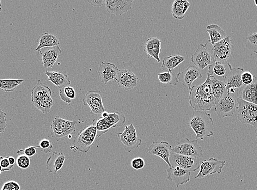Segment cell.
Listing matches in <instances>:
<instances>
[{"label": "cell", "mask_w": 257, "mask_h": 190, "mask_svg": "<svg viewBox=\"0 0 257 190\" xmlns=\"http://www.w3.org/2000/svg\"><path fill=\"white\" fill-rule=\"evenodd\" d=\"M189 103L194 111H209L216 106L212 90L211 75L207 73L204 83L192 87L189 96Z\"/></svg>", "instance_id": "cell-1"}, {"label": "cell", "mask_w": 257, "mask_h": 190, "mask_svg": "<svg viewBox=\"0 0 257 190\" xmlns=\"http://www.w3.org/2000/svg\"><path fill=\"white\" fill-rule=\"evenodd\" d=\"M213 124L211 114L200 111H194L189 124L195 134L196 140L212 137Z\"/></svg>", "instance_id": "cell-2"}, {"label": "cell", "mask_w": 257, "mask_h": 190, "mask_svg": "<svg viewBox=\"0 0 257 190\" xmlns=\"http://www.w3.org/2000/svg\"><path fill=\"white\" fill-rule=\"evenodd\" d=\"M52 94L51 89L39 79L32 91L31 98L34 106L43 114L50 113L54 105Z\"/></svg>", "instance_id": "cell-3"}, {"label": "cell", "mask_w": 257, "mask_h": 190, "mask_svg": "<svg viewBox=\"0 0 257 190\" xmlns=\"http://www.w3.org/2000/svg\"><path fill=\"white\" fill-rule=\"evenodd\" d=\"M97 137V130L93 123L85 127L78 133L72 143L71 149H76L75 151L87 153L91 149Z\"/></svg>", "instance_id": "cell-4"}, {"label": "cell", "mask_w": 257, "mask_h": 190, "mask_svg": "<svg viewBox=\"0 0 257 190\" xmlns=\"http://www.w3.org/2000/svg\"><path fill=\"white\" fill-rule=\"evenodd\" d=\"M77 122L61 118L57 115L52 122L51 137L59 142L76 132Z\"/></svg>", "instance_id": "cell-5"}, {"label": "cell", "mask_w": 257, "mask_h": 190, "mask_svg": "<svg viewBox=\"0 0 257 190\" xmlns=\"http://www.w3.org/2000/svg\"><path fill=\"white\" fill-rule=\"evenodd\" d=\"M237 101V118L244 125L257 127V105L238 98Z\"/></svg>", "instance_id": "cell-6"}, {"label": "cell", "mask_w": 257, "mask_h": 190, "mask_svg": "<svg viewBox=\"0 0 257 190\" xmlns=\"http://www.w3.org/2000/svg\"><path fill=\"white\" fill-rule=\"evenodd\" d=\"M244 70L241 67L232 69L224 79L226 85V92L233 95L237 98H240L242 91L246 85L242 81V75Z\"/></svg>", "instance_id": "cell-7"}, {"label": "cell", "mask_w": 257, "mask_h": 190, "mask_svg": "<svg viewBox=\"0 0 257 190\" xmlns=\"http://www.w3.org/2000/svg\"><path fill=\"white\" fill-rule=\"evenodd\" d=\"M172 152L181 155L197 158H200L203 155V149L198 140L188 138L181 140L172 149Z\"/></svg>", "instance_id": "cell-8"}, {"label": "cell", "mask_w": 257, "mask_h": 190, "mask_svg": "<svg viewBox=\"0 0 257 190\" xmlns=\"http://www.w3.org/2000/svg\"><path fill=\"white\" fill-rule=\"evenodd\" d=\"M237 108V98L226 92L216 104L215 111L219 119H223L232 117Z\"/></svg>", "instance_id": "cell-9"}, {"label": "cell", "mask_w": 257, "mask_h": 190, "mask_svg": "<svg viewBox=\"0 0 257 190\" xmlns=\"http://www.w3.org/2000/svg\"><path fill=\"white\" fill-rule=\"evenodd\" d=\"M234 46L230 36L212 46L213 56L215 62L226 64L233 54Z\"/></svg>", "instance_id": "cell-10"}, {"label": "cell", "mask_w": 257, "mask_h": 190, "mask_svg": "<svg viewBox=\"0 0 257 190\" xmlns=\"http://www.w3.org/2000/svg\"><path fill=\"white\" fill-rule=\"evenodd\" d=\"M118 137L127 152L138 149L143 142L142 139L138 138L136 129L132 124L125 126V130L118 133Z\"/></svg>", "instance_id": "cell-11"}, {"label": "cell", "mask_w": 257, "mask_h": 190, "mask_svg": "<svg viewBox=\"0 0 257 190\" xmlns=\"http://www.w3.org/2000/svg\"><path fill=\"white\" fill-rule=\"evenodd\" d=\"M225 161H219L216 158L211 157L209 160H204L201 162L200 170L195 179H202L213 174H221L225 166Z\"/></svg>", "instance_id": "cell-12"}, {"label": "cell", "mask_w": 257, "mask_h": 190, "mask_svg": "<svg viewBox=\"0 0 257 190\" xmlns=\"http://www.w3.org/2000/svg\"><path fill=\"white\" fill-rule=\"evenodd\" d=\"M171 167H179L189 171H196L200 168V158L181 155L171 152L170 157Z\"/></svg>", "instance_id": "cell-13"}, {"label": "cell", "mask_w": 257, "mask_h": 190, "mask_svg": "<svg viewBox=\"0 0 257 190\" xmlns=\"http://www.w3.org/2000/svg\"><path fill=\"white\" fill-rule=\"evenodd\" d=\"M209 42L204 44H199L191 57V62L198 69L204 70L207 67L211 66L215 60L210 53L207 50Z\"/></svg>", "instance_id": "cell-14"}, {"label": "cell", "mask_w": 257, "mask_h": 190, "mask_svg": "<svg viewBox=\"0 0 257 190\" xmlns=\"http://www.w3.org/2000/svg\"><path fill=\"white\" fill-rule=\"evenodd\" d=\"M85 106L91 109V114L101 115L106 111L102 102V95L100 91H90L85 95L83 100Z\"/></svg>", "instance_id": "cell-15"}, {"label": "cell", "mask_w": 257, "mask_h": 190, "mask_svg": "<svg viewBox=\"0 0 257 190\" xmlns=\"http://www.w3.org/2000/svg\"><path fill=\"white\" fill-rule=\"evenodd\" d=\"M172 147L167 142L160 141L154 142L149 146L148 152L149 154L161 158L169 167H171L170 157L172 152Z\"/></svg>", "instance_id": "cell-16"}, {"label": "cell", "mask_w": 257, "mask_h": 190, "mask_svg": "<svg viewBox=\"0 0 257 190\" xmlns=\"http://www.w3.org/2000/svg\"><path fill=\"white\" fill-rule=\"evenodd\" d=\"M167 179L175 183L177 188L186 184L191 180V172L179 167H169L167 169Z\"/></svg>", "instance_id": "cell-17"}, {"label": "cell", "mask_w": 257, "mask_h": 190, "mask_svg": "<svg viewBox=\"0 0 257 190\" xmlns=\"http://www.w3.org/2000/svg\"><path fill=\"white\" fill-rule=\"evenodd\" d=\"M176 77L179 83H181L184 87L190 91L193 83L197 79L203 77V76L197 67L189 66L184 71L177 73Z\"/></svg>", "instance_id": "cell-18"}, {"label": "cell", "mask_w": 257, "mask_h": 190, "mask_svg": "<svg viewBox=\"0 0 257 190\" xmlns=\"http://www.w3.org/2000/svg\"><path fill=\"white\" fill-rule=\"evenodd\" d=\"M39 53L42 57L43 66L45 69H48L53 68L62 54V51L60 46H56L42 48Z\"/></svg>", "instance_id": "cell-19"}, {"label": "cell", "mask_w": 257, "mask_h": 190, "mask_svg": "<svg viewBox=\"0 0 257 190\" xmlns=\"http://www.w3.org/2000/svg\"><path fill=\"white\" fill-rule=\"evenodd\" d=\"M116 82L119 88L125 90H131L138 84V78L131 70H120L119 71Z\"/></svg>", "instance_id": "cell-20"}, {"label": "cell", "mask_w": 257, "mask_h": 190, "mask_svg": "<svg viewBox=\"0 0 257 190\" xmlns=\"http://www.w3.org/2000/svg\"><path fill=\"white\" fill-rule=\"evenodd\" d=\"M119 70L114 64L102 62L100 65L97 72L99 73L101 81L104 84H107L109 81L116 80Z\"/></svg>", "instance_id": "cell-21"}, {"label": "cell", "mask_w": 257, "mask_h": 190, "mask_svg": "<svg viewBox=\"0 0 257 190\" xmlns=\"http://www.w3.org/2000/svg\"><path fill=\"white\" fill-rule=\"evenodd\" d=\"M133 1H116V0H106V8L109 14L114 15H122L127 13L132 6Z\"/></svg>", "instance_id": "cell-22"}, {"label": "cell", "mask_w": 257, "mask_h": 190, "mask_svg": "<svg viewBox=\"0 0 257 190\" xmlns=\"http://www.w3.org/2000/svg\"><path fill=\"white\" fill-rule=\"evenodd\" d=\"M66 157L63 153L54 152L47 159L46 169L53 174H57L64 166Z\"/></svg>", "instance_id": "cell-23"}, {"label": "cell", "mask_w": 257, "mask_h": 190, "mask_svg": "<svg viewBox=\"0 0 257 190\" xmlns=\"http://www.w3.org/2000/svg\"><path fill=\"white\" fill-rule=\"evenodd\" d=\"M45 73L48 77V80L59 89L69 87L71 85V82L66 72L46 71Z\"/></svg>", "instance_id": "cell-24"}, {"label": "cell", "mask_w": 257, "mask_h": 190, "mask_svg": "<svg viewBox=\"0 0 257 190\" xmlns=\"http://www.w3.org/2000/svg\"><path fill=\"white\" fill-rule=\"evenodd\" d=\"M144 51L150 58L155 59L157 63H160L161 60L160 55L161 51V41L157 38H151L145 43Z\"/></svg>", "instance_id": "cell-25"}, {"label": "cell", "mask_w": 257, "mask_h": 190, "mask_svg": "<svg viewBox=\"0 0 257 190\" xmlns=\"http://www.w3.org/2000/svg\"><path fill=\"white\" fill-rule=\"evenodd\" d=\"M37 42H38V46L35 49V51L38 52L44 48L60 46V39L57 35L47 33L40 35Z\"/></svg>", "instance_id": "cell-26"}, {"label": "cell", "mask_w": 257, "mask_h": 190, "mask_svg": "<svg viewBox=\"0 0 257 190\" xmlns=\"http://www.w3.org/2000/svg\"><path fill=\"white\" fill-rule=\"evenodd\" d=\"M190 5L187 0H175L171 6L173 17L176 20H183Z\"/></svg>", "instance_id": "cell-27"}, {"label": "cell", "mask_w": 257, "mask_h": 190, "mask_svg": "<svg viewBox=\"0 0 257 190\" xmlns=\"http://www.w3.org/2000/svg\"><path fill=\"white\" fill-rule=\"evenodd\" d=\"M207 32L210 35L209 41L213 45L222 41L228 36L224 30L217 24H213L207 27Z\"/></svg>", "instance_id": "cell-28"}, {"label": "cell", "mask_w": 257, "mask_h": 190, "mask_svg": "<svg viewBox=\"0 0 257 190\" xmlns=\"http://www.w3.org/2000/svg\"><path fill=\"white\" fill-rule=\"evenodd\" d=\"M232 69L231 65L229 63L224 64L217 62H214L213 64L209 67L208 69V73H209L212 76L215 75L219 77H221L224 79L230 72Z\"/></svg>", "instance_id": "cell-29"}, {"label": "cell", "mask_w": 257, "mask_h": 190, "mask_svg": "<svg viewBox=\"0 0 257 190\" xmlns=\"http://www.w3.org/2000/svg\"><path fill=\"white\" fill-rule=\"evenodd\" d=\"M185 60V58L180 55H174L165 57L162 62L161 68L167 70L169 72H172L176 67L182 63Z\"/></svg>", "instance_id": "cell-30"}, {"label": "cell", "mask_w": 257, "mask_h": 190, "mask_svg": "<svg viewBox=\"0 0 257 190\" xmlns=\"http://www.w3.org/2000/svg\"><path fill=\"white\" fill-rule=\"evenodd\" d=\"M211 78L212 93L216 104L226 93V85L224 82L218 80L215 76L211 75Z\"/></svg>", "instance_id": "cell-31"}, {"label": "cell", "mask_w": 257, "mask_h": 190, "mask_svg": "<svg viewBox=\"0 0 257 190\" xmlns=\"http://www.w3.org/2000/svg\"><path fill=\"white\" fill-rule=\"evenodd\" d=\"M240 98L257 105V83L246 85L243 89Z\"/></svg>", "instance_id": "cell-32"}, {"label": "cell", "mask_w": 257, "mask_h": 190, "mask_svg": "<svg viewBox=\"0 0 257 190\" xmlns=\"http://www.w3.org/2000/svg\"><path fill=\"white\" fill-rule=\"evenodd\" d=\"M112 128L123 126L126 122V116L117 112L109 113L107 117L104 118Z\"/></svg>", "instance_id": "cell-33"}, {"label": "cell", "mask_w": 257, "mask_h": 190, "mask_svg": "<svg viewBox=\"0 0 257 190\" xmlns=\"http://www.w3.org/2000/svg\"><path fill=\"white\" fill-rule=\"evenodd\" d=\"M24 82V79H0V90L12 92Z\"/></svg>", "instance_id": "cell-34"}, {"label": "cell", "mask_w": 257, "mask_h": 190, "mask_svg": "<svg viewBox=\"0 0 257 190\" xmlns=\"http://www.w3.org/2000/svg\"><path fill=\"white\" fill-rule=\"evenodd\" d=\"M158 81L165 84L176 85L179 83L176 76L172 72H165L158 74Z\"/></svg>", "instance_id": "cell-35"}, {"label": "cell", "mask_w": 257, "mask_h": 190, "mask_svg": "<svg viewBox=\"0 0 257 190\" xmlns=\"http://www.w3.org/2000/svg\"><path fill=\"white\" fill-rule=\"evenodd\" d=\"M59 96L63 102L70 104L72 100L75 99L76 93L74 88L69 86L59 89Z\"/></svg>", "instance_id": "cell-36"}, {"label": "cell", "mask_w": 257, "mask_h": 190, "mask_svg": "<svg viewBox=\"0 0 257 190\" xmlns=\"http://www.w3.org/2000/svg\"><path fill=\"white\" fill-rule=\"evenodd\" d=\"M17 154L18 155L16 160L17 167L22 169L28 168L31 164L30 158L24 154L23 150H18Z\"/></svg>", "instance_id": "cell-37"}, {"label": "cell", "mask_w": 257, "mask_h": 190, "mask_svg": "<svg viewBox=\"0 0 257 190\" xmlns=\"http://www.w3.org/2000/svg\"><path fill=\"white\" fill-rule=\"evenodd\" d=\"M246 39V47L257 54V32L249 35Z\"/></svg>", "instance_id": "cell-38"}, {"label": "cell", "mask_w": 257, "mask_h": 190, "mask_svg": "<svg viewBox=\"0 0 257 190\" xmlns=\"http://www.w3.org/2000/svg\"><path fill=\"white\" fill-rule=\"evenodd\" d=\"M39 148H41L45 154L52 153L53 146L51 141L47 138L42 139L39 144Z\"/></svg>", "instance_id": "cell-39"}, {"label": "cell", "mask_w": 257, "mask_h": 190, "mask_svg": "<svg viewBox=\"0 0 257 190\" xmlns=\"http://www.w3.org/2000/svg\"><path fill=\"white\" fill-rule=\"evenodd\" d=\"M256 77L251 72L244 71L242 75L241 79L243 84L244 85H249L254 83Z\"/></svg>", "instance_id": "cell-40"}, {"label": "cell", "mask_w": 257, "mask_h": 190, "mask_svg": "<svg viewBox=\"0 0 257 190\" xmlns=\"http://www.w3.org/2000/svg\"><path fill=\"white\" fill-rule=\"evenodd\" d=\"M145 162L142 157H136L132 159L131 166L135 170H140L145 167Z\"/></svg>", "instance_id": "cell-41"}, {"label": "cell", "mask_w": 257, "mask_h": 190, "mask_svg": "<svg viewBox=\"0 0 257 190\" xmlns=\"http://www.w3.org/2000/svg\"><path fill=\"white\" fill-rule=\"evenodd\" d=\"M21 186L15 181H8L4 183L0 190H20Z\"/></svg>", "instance_id": "cell-42"}, {"label": "cell", "mask_w": 257, "mask_h": 190, "mask_svg": "<svg viewBox=\"0 0 257 190\" xmlns=\"http://www.w3.org/2000/svg\"><path fill=\"white\" fill-rule=\"evenodd\" d=\"M0 165H1L2 171H9L14 168L9 163L8 156L2 158L0 161Z\"/></svg>", "instance_id": "cell-43"}, {"label": "cell", "mask_w": 257, "mask_h": 190, "mask_svg": "<svg viewBox=\"0 0 257 190\" xmlns=\"http://www.w3.org/2000/svg\"><path fill=\"white\" fill-rule=\"evenodd\" d=\"M6 116V114L0 109V133L4 132L5 128L7 127Z\"/></svg>", "instance_id": "cell-44"}, {"label": "cell", "mask_w": 257, "mask_h": 190, "mask_svg": "<svg viewBox=\"0 0 257 190\" xmlns=\"http://www.w3.org/2000/svg\"><path fill=\"white\" fill-rule=\"evenodd\" d=\"M38 148H39V145L28 147L25 150H23L24 154L29 157H32L36 155V149Z\"/></svg>", "instance_id": "cell-45"}, {"label": "cell", "mask_w": 257, "mask_h": 190, "mask_svg": "<svg viewBox=\"0 0 257 190\" xmlns=\"http://www.w3.org/2000/svg\"><path fill=\"white\" fill-rule=\"evenodd\" d=\"M87 2L94 7H101L104 3H105L104 0H88Z\"/></svg>", "instance_id": "cell-46"}, {"label": "cell", "mask_w": 257, "mask_h": 190, "mask_svg": "<svg viewBox=\"0 0 257 190\" xmlns=\"http://www.w3.org/2000/svg\"><path fill=\"white\" fill-rule=\"evenodd\" d=\"M8 159L10 164L11 165V166L14 167L15 164L16 163L15 158L12 156H8Z\"/></svg>", "instance_id": "cell-47"}, {"label": "cell", "mask_w": 257, "mask_h": 190, "mask_svg": "<svg viewBox=\"0 0 257 190\" xmlns=\"http://www.w3.org/2000/svg\"><path fill=\"white\" fill-rule=\"evenodd\" d=\"M108 114H109V113H108L107 112H106V111L104 112L101 114L102 115L101 118H106V117H107Z\"/></svg>", "instance_id": "cell-48"}, {"label": "cell", "mask_w": 257, "mask_h": 190, "mask_svg": "<svg viewBox=\"0 0 257 190\" xmlns=\"http://www.w3.org/2000/svg\"><path fill=\"white\" fill-rule=\"evenodd\" d=\"M3 157H2V156H0V161H1ZM2 172V167H1V165H0V174H1Z\"/></svg>", "instance_id": "cell-49"}, {"label": "cell", "mask_w": 257, "mask_h": 190, "mask_svg": "<svg viewBox=\"0 0 257 190\" xmlns=\"http://www.w3.org/2000/svg\"><path fill=\"white\" fill-rule=\"evenodd\" d=\"M2 11V3H1V1H0V12H1Z\"/></svg>", "instance_id": "cell-50"}, {"label": "cell", "mask_w": 257, "mask_h": 190, "mask_svg": "<svg viewBox=\"0 0 257 190\" xmlns=\"http://www.w3.org/2000/svg\"><path fill=\"white\" fill-rule=\"evenodd\" d=\"M254 3H255V5H256V6L257 7V0H255Z\"/></svg>", "instance_id": "cell-51"}, {"label": "cell", "mask_w": 257, "mask_h": 190, "mask_svg": "<svg viewBox=\"0 0 257 190\" xmlns=\"http://www.w3.org/2000/svg\"><path fill=\"white\" fill-rule=\"evenodd\" d=\"M255 133H256V136H257V127L256 128V130H255Z\"/></svg>", "instance_id": "cell-52"}]
</instances>
